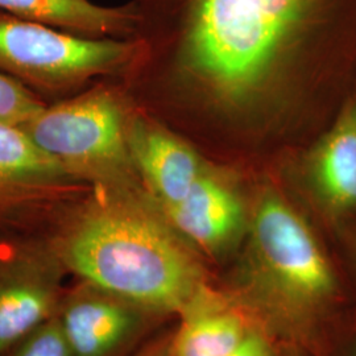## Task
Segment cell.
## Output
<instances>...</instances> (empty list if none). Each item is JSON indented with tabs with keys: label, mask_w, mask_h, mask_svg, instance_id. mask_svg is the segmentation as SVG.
Returning a JSON list of instances; mask_svg holds the SVG:
<instances>
[{
	"label": "cell",
	"mask_w": 356,
	"mask_h": 356,
	"mask_svg": "<svg viewBox=\"0 0 356 356\" xmlns=\"http://www.w3.org/2000/svg\"><path fill=\"white\" fill-rule=\"evenodd\" d=\"M69 276L177 318L209 284L201 254L143 186H92L45 232Z\"/></svg>",
	"instance_id": "6da1fadb"
},
{
	"label": "cell",
	"mask_w": 356,
	"mask_h": 356,
	"mask_svg": "<svg viewBox=\"0 0 356 356\" xmlns=\"http://www.w3.org/2000/svg\"><path fill=\"white\" fill-rule=\"evenodd\" d=\"M247 250L223 292L275 343L312 353L339 301V280L314 232L275 193L254 206Z\"/></svg>",
	"instance_id": "7a4b0ae2"
},
{
	"label": "cell",
	"mask_w": 356,
	"mask_h": 356,
	"mask_svg": "<svg viewBox=\"0 0 356 356\" xmlns=\"http://www.w3.org/2000/svg\"><path fill=\"white\" fill-rule=\"evenodd\" d=\"M176 22L193 72L218 94L242 98L259 88L279 57L321 33L356 0H148Z\"/></svg>",
	"instance_id": "3957f363"
},
{
	"label": "cell",
	"mask_w": 356,
	"mask_h": 356,
	"mask_svg": "<svg viewBox=\"0 0 356 356\" xmlns=\"http://www.w3.org/2000/svg\"><path fill=\"white\" fill-rule=\"evenodd\" d=\"M118 98L92 89L45 106L22 129L65 172L89 186H143Z\"/></svg>",
	"instance_id": "277c9868"
},
{
	"label": "cell",
	"mask_w": 356,
	"mask_h": 356,
	"mask_svg": "<svg viewBox=\"0 0 356 356\" xmlns=\"http://www.w3.org/2000/svg\"><path fill=\"white\" fill-rule=\"evenodd\" d=\"M139 49L134 41L85 38L0 13V73L29 89H76L92 76L116 72Z\"/></svg>",
	"instance_id": "5b68a950"
},
{
	"label": "cell",
	"mask_w": 356,
	"mask_h": 356,
	"mask_svg": "<svg viewBox=\"0 0 356 356\" xmlns=\"http://www.w3.org/2000/svg\"><path fill=\"white\" fill-rule=\"evenodd\" d=\"M91 191L20 127L0 123V235L41 234Z\"/></svg>",
	"instance_id": "8992f818"
},
{
	"label": "cell",
	"mask_w": 356,
	"mask_h": 356,
	"mask_svg": "<svg viewBox=\"0 0 356 356\" xmlns=\"http://www.w3.org/2000/svg\"><path fill=\"white\" fill-rule=\"evenodd\" d=\"M67 276L45 235H0V355L56 317Z\"/></svg>",
	"instance_id": "52a82bcc"
},
{
	"label": "cell",
	"mask_w": 356,
	"mask_h": 356,
	"mask_svg": "<svg viewBox=\"0 0 356 356\" xmlns=\"http://www.w3.org/2000/svg\"><path fill=\"white\" fill-rule=\"evenodd\" d=\"M168 317L86 280L65 286L56 321L73 356H132Z\"/></svg>",
	"instance_id": "ba28073f"
},
{
	"label": "cell",
	"mask_w": 356,
	"mask_h": 356,
	"mask_svg": "<svg viewBox=\"0 0 356 356\" xmlns=\"http://www.w3.org/2000/svg\"><path fill=\"white\" fill-rule=\"evenodd\" d=\"M161 211L195 251L211 257L229 254L248 226L241 195L204 172L181 201Z\"/></svg>",
	"instance_id": "9c48e42d"
},
{
	"label": "cell",
	"mask_w": 356,
	"mask_h": 356,
	"mask_svg": "<svg viewBox=\"0 0 356 356\" xmlns=\"http://www.w3.org/2000/svg\"><path fill=\"white\" fill-rule=\"evenodd\" d=\"M128 144L144 191L161 210L181 201L204 173L186 144L147 119L128 124Z\"/></svg>",
	"instance_id": "30bf717a"
},
{
	"label": "cell",
	"mask_w": 356,
	"mask_h": 356,
	"mask_svg": "<svg viewBox=\"0 0 356 356\" xmlns=\"http://www.w3.org/2000/svg\"><path fill=\"white\" fill-rule=\"evenodd\" d=\"M252 327L223 289L209 282L177 316L173 356H229Z\"/></svg>",
	"instance_id": "8fae6325"
},
{
	"label": "cell",
	"mask_w": 356,
	"mask_h": 356,
	"mask_svg": "<svg viewBox=\"0 0 356 356\" xmlns=\"http://www.w3.org/2000/svg\"><path fill=\"white\" fill-rule=\"evenodd\" d=\"M0 13L94 38L127 36L141 22L139 6L103 7L90 0H0Z\"/></svg>",
	"instance_id": "7c38bea8"
},
{
	"label": "cell",
	"mask_w": 356,
	"mask_h": 356,
	"mask_svg": "<svg viewBox=\"0 0 356 356\" xmlns=\"http://www.w3.org/2000/svg\"><path fill=\"white\" fill-rule=\"evenodd\" d=\"M312 182L322 209L332 216L356 211V102L348 103L313 157Z\"/></svg>",
	"instance_id": "4fadbf2b"
},
{
	"label": "cell",
	"mask_w": 356,
	"mask_h": 356,
	"mask_svg": "<svg viewBox=\"0 0 356 356\" xmlns=\"http://www.w3.org/2000/svg\"><path fill=\"white\" fill-rule=\"evenodd\" d=\"M45 106L33 90L0 73V123L22 127Z\"/></svg>",
	"instance_id": "5bb4252c"
},
{
	"label": "cell",
	"mask_w": 356,
	"mask_h": 356,
	"mask_svg": "<svg viewBox=\"0 0 356 356\" xmlns=\"http://www.w3.org/2000/svg\"><path fill=\"white\" fill-rule=\"evenodd\" d=\"M0 356H73L56 317L29 332Z\"/></svg>",
	"instance_id": "9a60e30c"
},
{
	"label": "cell",
	"mask_w": 356,
	"mask_h": 356,
	"mask_svg": "<svg viewBox=\"0 0 356 356\" xmlns=\"http://www.w3.org/2000/svg\"><path fill=\"white\" fill-rule=\"evenodd\" d=\"M229 356H282L280 347L275 343L263 331L252 327Z\"/></svg>",
	"instance_id": "2e32d148"
},
{
	"label": "cell",
	"mask_w": 356,
	"mask_h": 356,
	"mask_svg": "<svg viewBox=\"0 0 356 356\" xmlns=\"http://www.w3.org/2000/svg\"><path fill=\"white\" fill-rule=\"evenodd\" d=\"M173 327L161 329L132 356H173Z\"/></svg>",
	"instance_id": "e0dca14e"
},
{
	"label": "cell",
	"mask_w": 356,
	"mask_h": 356,
	"mask_svg": "<svg viewBox=\"0 0 356 356\" xmlns=\"http://www.w3.org/2000/svg\"><path fill=\"white\" fill-rule=\"evenodd\" d=\"M282 356H309L306 353H302L300 350L294 348H286V347H280Z\"/></svg>",
	"instance_id": "ac0fdd59"
},
{
	"label": "cell",
	"mask_w": 356,
	"mask_h": 356,
	"mask_svg": "<svg viewBox=\"0 0 356 356\" xmlns=\"http://www.w3.org/2000/svg\"><path fill=\"white\" fill-rule=\"evenodd\" d=\"M350 356H356V342L354 343V346H353V348H351Z\"/></svg>",
	"instance_id": "d6986e66"
}]
</instances>
